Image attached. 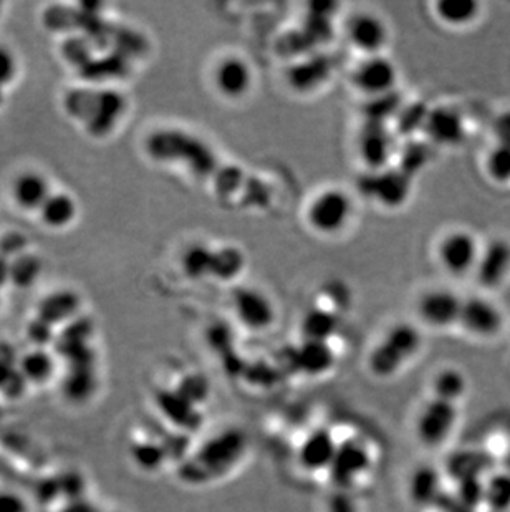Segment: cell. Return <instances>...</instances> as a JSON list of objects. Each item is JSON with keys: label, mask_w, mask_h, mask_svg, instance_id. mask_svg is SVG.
Returning a JSON list of instances; mask_svg holds the SVG:
<instances>
[{"label": "cell", "mask_w": 510, "mask_h": 512, "mask_svg": "<svg viewBox=\"0 0 510 512\" xmlns=\"http://www.w3.org/2000/svg\"><path fill=\"white\" fill-rule=\"evenodd\" d=\"M27 335H29V339L35 343V347H44L45 343L53 339V327L47 324L45 320L35 317L29 324Z\"/></svg>", "instance_id": "obj_38"}, {"label": "cell", "mask_w": 510, "mask_h": 512, "mask_svg": "<svg viewBox=\"0 0 510 512\" xmlns=\"http://www.w3.org/2000/svg\"><path fill=\"white\" fill-rule=\"evenodd\" d=\"M40 223L50 229H65L75 223L78 216L77 199L65 191H53L39 209Z\"/></svg>", "instance_id": "obj_21"}, {"label": "cell", "mask_w": 510, "mask_h": 512, "mask_svg": "<svg viewBox=\"0 0 510 512\" xmlns=\"http://www.w3.org/2000/svg\"><path fill=\"white\" fill-rule=\"evenodd\" d=\"M295 362L308 377H322L335 365V353L328 347V342L305 340L304 345L297 350Z\"/></svg>", "instance_id": "obj_23"}, {"label": "cell", "mask_w": 510, "mask_h": 512, "mask_svg": "<svg viewBox=\"0 0 510 512\" xmlns=\"http://www.w3.org/2000/svg\"><path fill=\"white\" fill-rule=\"evenodd\" d=\"M462 302L459 295L449 289L426 290L418 299L416 312L424 325L431 329H449L459 324Z\"/></svg>", "instance_id": "obj_10"}, {"label": "cell", "mask_w": 510, "mask_h": 512, "mask_svg": "<svg viewBox=\"0 0 510 512\" xmlns=\"http://www.w3.org/2000/svg\"><path fill=\"white\" fill-rule=\"evenodd\" d=\"M355 201L343 188H325L310 201L307 223L320 236H337L352 223Z\"/></svg>", "instance_id": "obj_4"}, {"label": "cell", "mask_w": 510, "mask_h": 512, "mask_svg": "<svg viewBox=\"0 0 510 512\" xmlns=\"http://www.w3.org/2000/svg\"><path fill=\"white\" fill-rule=\"evenodd\" d=\"M348 40L365 55H381L390 42V27L380 15L373 12H357L347 25Z\"/></svg>", "instance_id": "obj_11"}, {"label": "cell", "mask_w": 510, "mask_h": 512, "mask_svg": "<svg viewBox=\"0 0 510 512\" xmlns=\"http://www.w3.org/2000/svg\"><path fill=\"white\" fill-rule=\"evenodd\" d=\"M19 373L27 382H49L55 373V358L42 348H35L34 352L20 358Z\"/></svg>", "instance_id": "obj_28"}, {"label": "cell", "mask_w": 510, "mask_h": 512, "mask_svg": "<svg viewBox=\"0 0 510 512\" xmlns=\"http://www.w3.org/2000/svg\"><path fill=\"white\" fill-rule=\"evenodd\" d=\"M130 72V60L118 54H110L108 57H95L87 67L80 70L83 78L90 83H106L126 77Z\"/></svg>", "instance_id": "obj_26"}, {"label": "cell", "mask_w": 510, "mask_h": 512, "mask_svg": "<svg viewBox=\"0 0 510 512\" xmlns=\"http://www.w3.org/2000/svg\"><path fill=\"white\" fill-rule=\"evenodd\" d=\"M469 392L466 375L454 367H444L431 380V398L448 401L459 406V401Z\"/></svg>", "instance_id": "obj_24"}, {"label": "cell", "mask_w": 510, "mask_h": 512, "mask_svg": "<svg viewBox=\"0 0 510 512\" xmlns=\"http://www.w3.org/2000/svg\"><path fill=\"white\" fill-rule=\"evenodd\" d=\"M423 131L438 145L454 146L464 140L466 125L456 108L438 107L429 110Z\"/></svg>", "instance_id": "obj_18"}, {"label": "cell", "mask_w": 510, "mask_h": 512, "mask_svg": "<svg viewBox=\"0 0 510 512\" xmlns=\"http://www.w3.org/2000/svg\"><path fill=\"white\" fill-rule=\"evenodd\" d=\"M44 272V261L39 254L27 251L22 256L10 261V284L20 289H29L39 282Z\"/></svg>", "instance_id": "obj_27"}, {"label": "cell", "mask_w": 510, "mask_h": 512, "mask_svg": "<svg viewBox=\"0 0 510 512\" xmlns=\"http://www.w3.org/2000/svg\"><path fill=\"white\" fill-rule=\"evenodd\" d=\"M52 193L50 179L39 171H24L17 174L10 186L12 201L22 211L39 213V209L44 206Z\"/></svg>", "instance_id": "obj_15"}, {"label": "cell", "mask_w": 510, "mask_h": 512, "mask_svg": "<svg viewBox=\"0 0 510 512\" xmlns=\"http://www.w3.org/2000/svg\"><path fill=\"white\" fill-rule=\"evenodd\" d=\"M486 170L496 183H510V148L494 146L487 155Z\"/></svg>", "instance_id": "obj_33"}, {"label": "cell", "mask_w": 510, "mask_h": 512, "mask_svg": "<svg viewBox=\"0 0 510 512\" xmlns=\"http://www.w3.org/2000/svg\"><path fill=\"white\" fill-rule=\"evenodd\" d=\"M19 75V58L5 45H0V90L9 87Z\"/></svg>", "instance_id": "obj_36"}, {"label": "cell", "mask_w": 510, "mask_h": 512, "mask_svg": "<svg viewBox=\"0 0 510 512\" xmlns=\"http://www.w3.org/2000/svg\"><path fill=\"white\" fill-rule=\"evenodd\" d=\"M492 135L496 138V145L510 148V110L496 116L492 123Z\"/></svg>", "instance_id": "obj_40"}, {"label": "cell", "mask_w": 510, "mask_h": 512, "mask_svg": "<svg viewBox=\"0 0 510 512\" xmlns=\"http://www.w3.org/2000/svg\"><path fill=\"white\" fill-rule=\"evenodd\" d=\"M398 78L400 72L396 63L385 54L363 58L352 73L353 87L368 98L395 93Z\"/></svg>", "instance_id": "obj_6"}, {"label": "cell", "mask_w": 510, "mask_h": 512, "mask_svg": "<svg viewBox=\"0 0 510 512\" xmlns=\"http://www.w3.org/2000/svg\"><path fill=\"white\" fill-rule=\"evenodd\" d=\"M244 264V254L237 247H219L212 252L211 276L221 281H232L241 274Z\"/></svg>", "instance_id": "obj_30"}, {"label": "cell", "mask_w": 510, "mask_h": 512, "mask_svg": "<svg viewBox=\"0 0 510 512\" xmlns=\"http://www.w3.org/2000/svg\"><path fill=\"white\" fill-rule=\"evenodd\" d=\"M371 466L370 453L365 445L357 441H348L345 445H338L337 458L333 461L330 473L335 476V483L342 488L358 483Z\"/></svg>", "instance_id": "obj_14"}, {"label": "cell", "mask_w": 510, "mask_h": 512, "mask_svg": "<svg viewBox=\"0 0 510 512\" xmlns=\"http://www.w3.org/2000/svg\"><path fill=\"white\" fill-rule=\"evenodd\" d=\"M477 282L484 289H496L510 274V242L502 237L482 247L476 271Z\"/></svg>", "instance_id": "obj_13"}, {"label": "cell", "mask_w": 510, "mask_h": 512, "mask_svg": "<svg viewBox=\"0 0 510 512\" xmlns=\"http://www.w3.org/2000/svg\"><path fill=\"white\" fill-rule=\"evenodd\" d=\"M80 310V295L73 290H53L52 294L44 297L40 302L39 319L45 320L47 324H67L77 319Z\"/></svg>", "instance_id": "obj_20"}, {"label": "cell", "mask_w": 510, "mask_h": 512, "mask_svg": "<svg viewBox=\"0 0 510 512\" xmlns=\"http://www.w3.org/2000/svg\"><path fill=\"white\" fill-rule=\"evenodd\" d=\"M371 193L385 208H400L411 193V176L401 168L375 171L371 176Z\"/></svg>", "instance_id": "obj_19"}, {"label": "cell", "mask_w": 510, "mask_h": 512, "mask_svg": "<svg viewBox=\"0 0 510 512\" xmlns=\"http://www.w3.org/2000/svg\"><path fill=\"white\" fill-rule=\"evenodd\" d=\"M254 82V68L241 55H224L212 68V85L229 102H239L246 98L252 92Z\"/></svg>", "instance_id": "obj_7"}, {"label": "cell", "mask_w": 510, "mask_h": 512, "mask_svg": "<svg viewBox=\"0 0 510 512\" xmlns=\"http://www.w3.org/2000/svg\"><path fill=\"white\" fill-rule=\"evenodd\" d=\"M484 499L492 508L506 511L510 508V476H497L484 488Z\"/></svg>", "instance_id": "obj_34"}, {"label": "cell", "mask_w": 510, "mask_h": 512, "mask_svg": "<svg viewBox=\"0 0 510 512\" xmlns=\"http://www.w3.org/2000/svg\"><path fill=\"white\" fill-rule=\"evenodd\" d=\"M10 284V261L0 256V289Z\"/></svg>", "instance_id": "obj_41"}, {"label": "cell", "mask_w": 510, "mask_h": 512, "mask_svg": "<svg viewBox=\"0 0 510 512\" xmlns=\"http://www.w3.org/2000/svg\"><path fill=\"white\" fill-rule=\"evenodd\" d=\"M358 151H360L361 161H365L366 166L373 173L386 170L388 160L393 153V141L390 133H386L385 123L368 121L365 130L361 131Z\"/></svg>", "instance_id": "obj_17"}, {"label": "cell", "mask_w": 510, "mask_h": 512, "mask_svg": "<svg viewBox=\"0 0 510 512\" xmlns=\"http://www.w3.org/2000/svg\"><path fill=\"white\" fill-rule=\"evenodd\" d=\"M423 345L419 330L411 324H396L371 348L368 370L378 380H390L418 355Z\"/></svg>", "instance_id": "obj_3"}, {"label": "cell", "mask_w": 510, "mask_h": 512, "mask_svg": "<svg viewBox=\"0 0 510 512\" xmlns=\"http://www.w3.org/2000/svg\"><path fill=\"white\" fill-rule=\"evenodd\" d=\"M0 307H2V294H0Z\"/></svg>", "instance_id": "obj_43"}, {"label": "cell", "mask_w": 510, "mask_h": 512, "mask_svg": "<svg viewBox=\"0 0 510 512\" xmlns=\"http://www.w3.org/2000/svg\"><path fill=\"white\" fill-rule=\"evenodd\" d=\"M338 443L327 430L313 431L299 448V463L307 473L330 471L337 458Z\"/></svg>", "instance_id": "obj_16"}, {"label": "cell", "mask_w": 510, "mask_h": 512, "mask_svg": "<svg viewBox=\"0 0 510 512\" xmlns=\"http://www.w3.org/2000/svg\"><path fill=\"white\" fill-rule=\"evenodd\" d=\"M29 251V241L22 232L9 231L0 236V256L14 261Z\"/></svg>", "instance_id": "obj_35"}, {"label": "cell", "mask_w": 510, "mask_h": 512, "mask_svg": "<svg viewBox=\"0 0 510 512\" xmlns=\"http://www.w3.org/2000/svg\"><path fill=\"white\" fill-rule=\"evenodd\" d=\"M459 406L429 397L414 418V435L428 450L449 443L458 428Z\"/></svg>", "instance_id": "obj_5"}, {"label": "cell", "mask_w": 510, "mask_h": 512, "mask_svg": "<svg viewBox=\"0 0 510 512\" xmlns=\"http://www.w3.org/2000/svg\"><path fill=\"white\" fill-rule=\"evenodd\" d=\"M145 150L154 161L179 163L198 176L214 170V156L203 141L181 130L154 131L145 141Z\"/></svg>", "instance_id": "obj_2"}, {"label": "cell", "mask_w": 510, "mask_h": 512, "mask_svg": "<svg viewBox=\"0 0 510 512\" xmlns=\"http://www.w3.org/2000/svg\"><path fill=\"white\" fill-rule=\"evenodd\" d=\"M27 499L14 489H0V512H29Z\"/></svg>", "instance_id": "obj_37"}, {"label": "cell", "mask_w": 510, "mask_h": 512, "mask_svg": "<svg viewBox=\"0 0 510 512\" xmlns=\"http://www.w3.org/2000/svg\"><path fill=\"white\" fill-rule=\"evenodd\" d=\"M482 247L471 232L453 231L439 241L438 261L451 276H466L476 271Z\"/></svg>", "instance_id": "obj_9"}, {"label": "cell", "mask_w": 510, "mask_h": 512, "mask_svg": "<svg viewBox=\"0 0 510 512\" xmlns=\"http://www.w3.org/2000/svg\"><path fill=\"white\" fill-rule=\"evenodd\" d=\"M95 52H97V45L93 44V40L82 32L65 35V39L60 45V55L63 60L78 70H82L92 62Z\"/></svg>", "instance_id": "obj_29"}, {"label": "cell", "mask_w": 510, "mask_h": 512, "mask_svg": "<svg viewBox=\"0 0 510 512\" xmlns=\"http://www.w3.org/2000/svg\"><path fill=\"white\" fill-rule=\"evenodd\" d=\"M212 252L214 249L206 244H193L184 251L183 271L191 279H201L204 276H211Z\"/></svg>", "instance_id": "obj_31"}, {"label": "cell", "mask_w": 510, "mask_h": 512, "mask_svg": "<svg viewBox=\"0 0 510 512\" xmlns=\"http://www.w3.org/2000/svg\"><path fill=\"white\" fill-rule=\"evenodd\" d=\"M481 4L476 0H439L434 4V15L448 27H466L479 17Z\"/></svg>", "instance_id": "obj_25"}, {"label": "cell", "mask_w": 510, "mask_h": 512, "mask_svg": "<svg viewBox=\"0 0 510 512\" xmlns=\"http://www.w3.org/2000/svg\"><path fill=\"white\" fill-rule=\"evenodd\" d=\"M0 7H2V5H0Z\"/></svg>", "instance_id": "obj_44"}, {"label": "cell", "mask_w": 510, "mask_h": 512, "mask_svg": "<svg viewBox=\"0 0 510 512\" xmlns=\"http://www.w3.org/2000/svg\"><path fill=\"white\" fill-rule=\"evenodd\" d=\"M232 309L237 322L251 332H265L275 324L277 309L264 290L239 287L232 295Z\"/></svg>", "instance_id": "obj_8"}, {"label": "cell", "mask_w": 510, "mask_h": 512, "mask_svg": "<svg viewBox=\"0 0 510 512\" xmlns=\"http://www.w3.org/2000/svg\"><path fill=\"white\" fill-rule=\"evenodd\" d=\"M63 110L93 138H106L120 126L128 103L115 88L77 87L63 97Z\"/></svg>", "instance_id": "obj_1"}, {"label": "cell", "mask_w": 510, "mask_h": 512, "mask_svg": "<svg viewBox=\"0 0 510 512\" xmlns=\"http://www.w3.org/2000/svg\"><path fill=\"white\" fill-rule=\"evenodd\" d=\"M443 491V479L441 474L431 466L414 469L409 476L408 494L414 506L428 508L438 501L439 494Z\"/></svg>", "instance_id": "obj_22"}, {"label": "cell", "mask_w": 510, "mask_h": 512, "mask_svg": "<svg viewBox=\"0 0 510 512\" xmlns=\"http://www.w3.org/2000/svg\"><path fill=\"white\" fill-rule=\"evenodd\" d=\"M133 455H135L136 463H140L141 466H145L151 471L161 466V459H163V453L159 451L158 446L154 445L135 446Z\"/></svg>", "instance_id": "obj_39"}, {"label": "cell", "mask_w": 510, "mask_h": 512, "mask_svg": "<svg viewBox=\"0 0 510 512\" xmlns=\"http://www.w3.org/2000/svg\"><path fill=\"white\" fill-rule=\"evenodd\" d=\"M335 330V320L327 312H312L305 317L304 334L305 340H317V342H327L328 337Z\"/></svg>", "instance_id": "obj_32"}, {"label": "cell", "mask_w": 510, "mask_h": 512, "mask_svg": "<svg viewBox=\"0 0 510 512\" xmlns=\"http://www.w3.org/2000/svg\"><path fill=\"white\" fill-rule=\"evenodd\" d=\"M4 102V95H2V90H0V105Z\"/></svg>", "instance_id": "obj_42"}, {"label": "cell", "mask_w": 510, "mask_h": 512, "mask_svg": "<svg viewBox=\"0 0 510 512\" xmlns=\"http://www.w3.org/2000/svg\"><path fill=\"white\" fill-rule=\"evenodd\" d=\"M458 325L476 339H492L501 332L504 317L491 300L471 297L462 302Z\"/></svg>", "instance_id": "obj_12"}]
</instances>
